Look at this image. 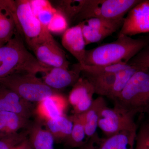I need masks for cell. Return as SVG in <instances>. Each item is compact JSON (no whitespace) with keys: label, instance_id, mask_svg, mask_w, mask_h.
Masks as SVG:
<instances>
[{"label":"cell","instance_id":"6da1fadb","mask_svg":"<svg viewBox=\"0 0 149 149\" xmlns=\"http://www.w3.org/2000/svg\"><path fill=\"white\" fill-rule=\"evenodd\" d=\"M20 34L0 47V80L14 74L46 73L52 68L40 63L24 45Z\"/></svg>","mask_w":149,"mask_h":149},{"label":"cell","instance_id":"7a4b0ae2","mask_svg":"<svg viewBox=\"0 0 149 149\" xmlns=\"http://www.w3.org/2000/svg\"><path fill=\"white\" fill-rule=\"evenodd\" d=\"M149 44L148 38L133 39L127 35H118L117 40L113 42L86 50L84 65L128 63Z\"/></svg>","mask_w":149,"mask_h":149},{"label":"cell","instance_id":"3957f363","mask_svg":"<svg viewBox=\"0 0 149 149\" xmlns=\"http://www.w3.org/2000/svg\"><path fill=\"white\" fill-rule=\"evenodd\" d=\"M114 102L135 114L149 113V70L136 71Z\"/></svg>","mask_w":149,"mask_h":149},{"label":"cell","instance_id":"277c9868","mask_svg":"<svg viewBox=\"0 0 149 149\" xmlns=\"http://www.w3.org/2000/svg\"><path fill=\"white\" fill-rule=\"evenodd\" d=\"M0 85L15 92L25 100L37 102L47 97L58 93L52 89L36 74L29 73H17L0 80Z\"/></svg>","mask_w":149,"mask_h":149},{"label":"cell","instance_id":"5b68a950","mask_svg":"<svg viewBox=\"0 0 149 149\" xmlns=\"http://www.w3.org/2000/svg\"><path fill=\"white\" fill-rule=\"evenodd\" d=\"M141 0H86L80 13L74 19L81 22L97 17L117 20L124 16Z\"/></svg>","mask_w":149,"mask_h":149},{"label":"cell","instance_id":"8992f818","mask_svg":"<svg viewBox=\"0 0 149 149\" xmlns=\"http://www.w3.org/2000/svg\"><path fill=\"white\" fill-rule=\"evenodd\" d=\"M17 20L27 45L31 50L41 43L54 40L33 13L29 0L15 1Z\"/></svg>","mask_w":149,"mask_h":149},{"label":"cell","instance_id":"52a82bcc","mask_svg":"<svg viewBox=\"0 0 149 149\" xmlns=\"http://www.w3.org/2000/svg\"><path fill=\"white\" fill-rule=\"evenodd\" d=\"M135 115L118 105L115 104L113 108L106 105L101 112L98 128L106 137L123 131L137 132Z\"/></svg>","mask_w":149,"mask_h":149},{"label":"cell","instance_id":"ba28073f","mask_svg":"<svg viewBox=\"0 0 149 149\" xmlns=\"http://www.w3.org/2000/svg\"><path fill=\"white\" fill-rule=\"evenodd\" d=\"M124 18L109 20L92 17L79 22L86 46L99 42L121 28Z\"/></svg>","mask_w":149,"mask_h":149},{"label":"cell","instance_id":"9c48e42d","mask_svg":"<svg viewBox=\"0 0 149 149\" xmlns=\"http://www.w3.org/2000/svg\"><path fill=\"white\" fill-rule=\"evenodd\" d=\"M149 33V0H141L124 17L118 35L131 37Z\"/></svg>","mask_w":149,"mask_h":149},{"label":"cell","instance_id":"30bf717a","mask_svg":"<svg viewBox=\"0 0 149 149\" xmlns=\"http://www.w3.org/2000/svg\"><path fill=\"white\" fill-rule=\"evenodd\" d=\"M137 133L123 131L104 138L97 134L76 149H134Z\"/></svg>","mask_w":149,"mask_h":149},{"label":"cell","instance_id":"8fae6325","mask_svg":"<svg viewBox=\"0 0 149 149\" xmlns=\"http://www.w3.org/2000/svg\"><path fill=\"white\" fill-rule=\"evenodd\" d=\"M32 50L38 61L44 66L50 68H69V63L67 59L65 53L54 39L37 45Z\"/></svg>","mask_w":149,"mask_h":149},{"label":"cell","instance_id":"7c38bea8","mask_svg":"<svg viewBox=\"0 0 149 149\" xmlns=\"http://www.w3.org/2000/svg\"><path fill=\"white\" fill-rule=\"evenodd\" d=\"M95 91L89 80L80 77L70 92L68 101L73 107L74 114H80L87 111L93 104Z\"/></svg>","mask_w":149,"mask_h":149},{"label":"cell","instance_id":"4fadbf2b","mask_svg":"<svg viewBox=\"0 0 149 149\" xmlns=\"http://www.w3.org/2000/svg\"><path fill=\"white\" fill-rule=\"evenodd\" d=\"M17 33L23 37L17 17L15 1L0 0V42L6 44Z\"/></svg>","mask_w":149,"mask_h":149},{"label":"cell","instance_id":"5bb4252c","mask_svg":"<svg viewBox=\"0 0 149 149\" xmlns=\"http://www.w3.org/2000/svg\"><path fill=\"white\" fill-rule=\"evenodd\" d=\"M35 111L32 103L25 100L15 92L0 85V112L15 113L29 119Z\"/></svg>","mask_w":149,"mask_h":149},{"label":"cell","instance_id":"9a60e30c","mask_svg":"<svg viewBox=\"0 0 149 149\" xmlns=\"http://www.w3.org/2000/svg\"><path fill=\"white\" fill-rule=\"evenodd\" d=\"M81 73L79 64L74 65L73 68H53L45 73L42 80L46 85L58 91L73 86L80 77Z\"/></svg>","mask_w":149,"mask_h":149},{"label":"cell","instance_id":"2e32d148","mask_svg":"<svg viewBox=\"0 0 149 149\" xmlns=\"http://www.w3.org/2000/svg\"><path fill=\"white\" fill-rule=\"evenodd\" d=\"M61 42L63 47L77 60L78 63L84 65L86 45L79 23L67 29L63 34Z\"/></svg>","mask_w":149,"mask_h":149},{"label":"cell","instance_id":"e0dca14e","mask_svg":"<svg viewBox=\"0 0 149 149\" xmlns=\"http://www.w3.org/2000/svg\"><path fill=\"white\" fill-rule=\"evenodd\" d=\"M67 106L66 99L58 93L38 103L35 112L40 119L47 121L64 115Z\"/></svg>","mask_w":149,"mask_h":149},{"label":"cell","instance_id":"ac0fdd59","mask_svg":"<svg viewBox=\"0 0 149 149\" xmlns=\"http://www.w3.org/2000/svg\"><path fill=\"white\" fill-rule=\"evenodd\" d=\"M106 105L104 99L102 97L100 96L94 100L92 106L87 111L82 114H78L83 122L88 139L97 134L101 112Z\"/></svg>","mask_w":149,"mask_h":149},{"label":"cell","instance_id":"d6986e66","mask_svg":"<svg viewBox=\"0 0 149 149\" xmlns=\"http://www.w3.org/2000/svg\"><path fill=\"white\" fill-rule=\"evenodd\" d=\"M32 123L29 118L11 112H0V135L5 136L29 128Z\"/></svg>","mask_w":149,"mask_h":149},{"label":"cell","instance_id":"ffe728a7","mask_svg":"<svg viewBox=\"0 0 149 149\" xmlns=\"http://www.w3.org/2000/svg\"><path fill=\"white\" fill-rule=\"evenodd\" d=\"M27 131L28 140L33 149H54L53 136L46 128H43L40 122L31 123Z\"/></svg>","mask_w":149,"mask_h":149},{"label":"cell","instance_id":"44dd1931","mask_svg":"<svg viewBox=\"0 0 149 149\" xmlns=\"http://www.w3.org/2000/svg\"><path fill=\"white\" fill-rule=\"evenodd\" d=\"M46 128L52 134L55 142H64L68 138L73 126L70 117L65 115L55 119L45 121Z\"/></svg>","mask_w":149,"mask_h":149},{"label":"cell","instance_id":"7402d4cb","mask_svg":"<svg viewBox=\"0 0 149 149\" xmlns=\"http://www.w3.org/2000/svg\"><path fill=\"white\" fill-rule=\"evenodd\" d=\"M93 86L95 94L108 97L115 78V74H90L83 73Z\"/></svg>","mask_w":149,"mask_h":149},{"label":"cell","instance_id":"603a6c76","mask_svg":"<svg viewBox=\"0 0 149 149\" xmlns=\"http://www.w3.org/2000/svg\"><path fill=\"white\" fill-rule=\"evenodd\" d=\"M29 1L33 13L37 17L43 27L48 30V26L56 9L51 2L47 0Z\"/></svg>","mask_w":149,"mask_h":149},{"label":"cell","instance_id":"cb8c5ba5","mask_svg":"<svg viewBox=\"0 0 149 149\" xmlns=\"http://www.w3.org/2000/svg\"><path fill=\"white\" fill-rule=\"evenodd\" d=\"M72 123L73 126L68 138L65 141V144L70 148H78L86 143L87 138L85 128L81 118L78 114H73L70 116Z\"/></svg>","mask_w":149,"mask_h":149},{"label":"cell","instance_id":"d4e9b609","mask_svg":"<svg viewBox=\"0 0 149 149\" xmlns=\"http://www.w3.org/2000/svg\"><path fill=\"white\" fill-rule=\"evenodd\" d=\"M140 68H141L130 65L128 68L116 74L114 83L108 98L114 101L116 100L120 95L133 74Z\"/></svg>","mask_w":149,"mask_h":149},{"label":"cell","instance_id":"484cf974","mask_svg":"<svg viewBox=\"0 0 149 149\" xmlns=\"http://www.w3.org/2000/svg\"><path fill=\"white\" fill-rule=\"evenodd\" d=\"M86 0H63L54 2V7L61 11L70 21L80 13Z\"/></svg>","mask_w":149,"mask_h":149},{"label":"cell","instance_id":"4316f807","mask_svg":"<svg viewBox=\"0 0 149 149\" xmlns=\"http://www.w3.org/2000/svg\"><path fill=\"white\" fill-rule=\"evenodd\" d=\"M78 64L81 73L90 74H116L121 70L128 68L130 65L128 63L125 62L102 65H81L79 63Z\"/></svg>","mask_w":149,"mask_h":149},{"label":"cell","instance_id":"83f0119b","mask_svg":"<svg viewBox=\"0 0 149 149\" xmlns=\"http://www.w3.org/2000/svg\"><path fill=\"white\" fill-rule=\"evenodd\" d=\"M68 22L65 15L57 9L49 24L48 30L51 33L63 34L68 28Z\"/></svg>","mask_w":149,"mask_h":149},{"label":"cell","instance_id":"f1b7e54d","mask_svg":"<svg viewBox=\"0 0 149 149\" xmlns=\"http://www.w3.org/2000/svg\"><path fill=\"white\" fill-rule=\"evenodd\" d=\"M28 131L13 133L0 138V149H11L27 139Z\"/></svg>","mask_w":149,"mask_h":149},{"label":"cell","instance_id":"f546056e","mask_svg":"<svg viewBox=\"0 0 149 149\" xmlns=\"http://www.w3.org/2000/svg\"><path fill=\"white\" fill-rule=\"evenodd\" d=\"M134 149H149V122L142 124L137 131Z\"/></svg>","mask_w":149,"mask_h":149},{"label":"cell","instance_id":"4dcf8cb0","mask_svg":"<svg viewBox=\"0 0 149 149\" xmlns=\"http://www.w3.org/2000/svg\"><path fill=\"white\" fill-rule=\"evenodd\" d=\"M139 68L149 70V46L143 48L128 63Z\"/></svg>","mask_w":149,"mask_h":149},{"label":"cell","instance_id":"1f68e13d","mask_svg":"<svg viewBox=\"0 0 149 149\" xmlns=\"http://www.w3.org/2000/svg\"><path fill=\"white\" fill-rule=\"evenodd\" d=\"M18 149H33L28 139H25L17 146Z\"/></svg>","mask_w":149,"mask_h":149},{"label":"cell","instance_id":"d6a6232c","mask_svg":"<svg viewBox=\"0 0 149 149\" xmlns=\"http://www.w3.org/2000/svg\"><path fill=\"white\" fill-rule=\"evenodd\" d=\"M4 43L1 42H0V47H1V46L3 45H5Z\"/></svg>","mask_w":149,"mask_h":149},{"label":"cell","instance_id":"836d02e7","mask_svg":"<svg viewBox=\"0 0 149 149\" xmlns=\"http://www.w3.org/2000/svg\"><path fill=\"white\" fill-rule=\"evenodd\" d=\"M11 149H18V148H17V146L14 147V148H13Z\"/></svg>","mask_w":149,"mask_h":149},{"label":"cell","instance_id":"e575fe53","mask_svg":"<svg viewBox=\"0 0 149 149\" xmlns=\"http://www.w3.org/2000/svg\"><path fill=\"white\" fill-rule=\"evenodd\" d=\"M3 137V136H1V135H0V138H1V137Z\"/></svg>","mask_w":149,"mask_h":149},{"label":"cell","instance_id":"d590c367","mask_svg":"<svg viewBox=\"0 0 149 149\" xmlns=\"http://www.w3.org/2000/svg\"><path fill=\"white\" fill-rule=\"evenodd\" d=\"M148 40H149V37L148 38Z\"/></svg>","mask_w":149,"mask_h":149}]
</instances>
